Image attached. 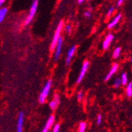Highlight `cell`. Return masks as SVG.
Here are the masks:
<instances>
[{"instance_id":"6da1fadb","label":"cell","mask_w":132,"mask_h":132,"mask_svg":"<svg viewBox=\"0 0 132 132\" xmlns=\"http://www.w3.org/2000/svg\"><path fill=\"white\" fill-rule=\"evenodd\" d=\"M63 21H60L59 23V25L55 29V34H54V37H53V39L52 40V43H51V51H54L55 47V45L59 40V39L60 38V35H61V31L63 29Z\"/></svg>"},{"instance_id":"7a4b0ae2","label":"cell","mask_w":132,"mask_h":132,"mask_svg":"<svg viewBox=\"0 0 132 132\" xmlns=\"http://www.w3.org/2000/svg\"><path fill=\"white\" fill-rule=\"evenodd\" d=\"M52 81L51 79L46 82L45 86H44V89H42V91L39 96V102L40 104H44L45 102V100L47 97V95H48V93L50 92V89L52 87Z\"/></svg>"},{"instance_id":"3957f363","label":"cell","mask_w":132,"mask_h":132,"mask_svg":"<svg viewBox=\"0 0 132 132\" xmlns=\"http://www.w3.org/2000/svg\"><path fill=\"white\" fill-rule=\"evenodd\" d=\"M38 3H39V0H32L29 15L26 18V21H25V25L26 26L29 25V24L32 21V19H33V18H34V16L36 14V12H37V10Z\"/></svg>"},{"instance_id":"277c9868","label":"cell","mask_w":132,"mask_h":132,"mask_svg":"<svg viewBox=\"0 0 132 132\" xmlns=\"http://www.w3.org/2000/svg\"><path fill=\"white\" fill-rule=\"evenodd\" d=\"M89 67V63L88 61H85V62L83 63V65L81 67V72H80V74H79V76L77 78V83L78 84H79L82 81L83 78L85 77Z\"/></svg>"},{"instance_id":"5b68a950","label":"cell","mask_w":132,"mask_h":132,"mask_svg":"<svg viewBox=\"0 0 132 132\" xmlns=\"http://www.w3.org/2000/svg\"><path fill=\"white\" fill-rule=\"evenodd\" d=\"M63 38L60 37L56 45H55V55H54V59H55V60H57V59L59 58V55H60L61 54V50H62V45H63Z\"/></svg>"},{"instance_id":"8992f818","label":"cell","mask_w":132,"mask_h":132,"mask_svg":"<svg viewBox=\"0 0 132 132\" xmlns=\"http://www.w3.org/2000/svg\"><path fill=\"white\" fill-rule=\"evenodd\" d=\"M113 38H114V37H113L112 34H109L107 36L106 38L104 39V40L103 42V44H102V47H103L104 50H106V49L109 48V47L110 46L111 43L113 40Z\"/></svg>"},{"instance_id":"52a82bcc","label":"cell","mask_w":132,"mask_h":132,"mask_svg":"<svg viewBox=\"0 0 132 132\" xmlns=\"http://www.w3.org/2000/svg\"><path fill=\"white\" fill-rule=\"evenodd\" d=\"M54 121H55V116H51L47 120V123L44 127V129L42 130L41 132H48V130H50V128L52 127L53 123H54Z\"/></svg>"},{"instance_id":"ba28073f","label":"cell","mask_w":132,"mask_h":132,"mask_svg":"<svg viewBox=\"0 0 132 132\" xmlns=\"http://www.w3.org/2000/svg\"><path fill=\"white\" fill-rule=\"evenodd\" d=\"M75 50H76V46L75 45L72 46L69 49L68 53H67V59H66V64L67 65H69L70 63V61H71V59H72V57L74 56Z\"/></svg>"},{"instance_id":"9c48e42d","label":"cell","mask_w":132,"mask_h":132,"mask_svg":"<svg viewBox=\"0 0 132 132\" xmlns=\"http://www.w3.org/2000/svg\"><path fill=\"white\" fill-rule=\"evenodd\" d=\"M23 123H24V113L20 112L18 119V124H17V132H22L23 129Z\"/></svg>"},{"instance_id":"30bf717a","label":"cell","mask_w":132,"mask_h":132,"mask_svg":"<svg viewBox=\"0 0 132 132\" xmlns=\"http://www.w3.org/2000/svg\"><path fill=\"white\" fill-rule=\"evenodd\" d=\"M118 68H119V65L117 64V63H114L113 64V66L112 67V68H111V70H109V72L108 73V75H106V77H105V78H104V80L107 81H109L114 75H115V73L117 71V70H118Z\"/></svg>"},{"instance_id":"8fae6325","label":"cell","mask_w":132,"mask_h":132,"mask_svg":"<svg viewBox=\"0 0 132 132\" xmlns=\"http://www.w3.org/2000/svg\"><path fill=\"white\" fill-rule=\"evenodd\" d=\"M59 104V97L58 94H55L52 101L49 103V107L52 110H55Z\"/></svg>"},{"instance_id":"7c38bea8","label":"cell","mask_w":132,"mask_h":132,"mask_svg":"<svg viewBox=\"0 0 132 132\" xmlns=\"http://www.w3.org/2000/svg\"><path fill=\"white\" fill-rule=\"evenodd\" d=\"M121 18H122L121 14H117V15L114 18V19L109 24V26H108V28H109V29H112L113 27H115V26L117 25V24L119 23V21H120Z\"/></svg>"},{"instance_id":"4fadbf2b","label":"cell","mask_w":132,"mask_h":132,"mask_svg":"<svg viewBox=\"0 0 132 132\" xmlns=\"http://www.w3.org/2000/svg\"><path fill=\"white\" fill-rule=\"evenodd\" d=\"M8 10L6 8H1L0 9V23H2L3 21L4 20L6 14H7Z\"/></svg>"},{"instance_id":"5bb4252c","label":"cell","mask_w":132,"mask_h":132,"mask_svg":"<svg viewBox=\"0 0 132 132\" xmlns=\"http://www.w3.org/2000/svg\"><path fill=\"white\" fill-rule=\"evenodd\" d=\"M126 95L128 97H132V82H129L126 88Z\"/></svg>"},{"instance_id":"9a60e30c","label":"cell","mask_w":132,"mask_h":132,"mask_svg":"<svg viewBox=\"0 0 132 132\" xmlns=\"http://www.w3.org/2000/svg\"><path fill=\"white\" fill-rule=\"evenodd\" d=\"M120 53H121V47H116V48L115 49V51L113 52V54H112V57L114 59H118L119 57V55H120Z\"/></svg>"},{"instance_id":"2e32d148","label":"cell","mask_w":132,"mask_h":132,"mask_svg":"<svg viewBox=\"0 0 132 132\" xmlns=\"http://www.w3.org/2000/svg\"><path fill=\"white\" fill-rule=\"evenodd\" d=\"M121 82H122V85L126 86L127 84V81H128V78H127V73H123L121 75Z\"/></svg>"},{"instance_id":"e0dca14e","label":"cell","mask_w":132,"mask_h":132,"mask_svg":"<svg viewBox=\"0 0 132 132\" xmlns=\"http://www.w3.org/2000/svg\"><path fill=\"white\" fill-rule=\"evenodd\" d=\"M86 123L85 122H81L78 126V132H86Z\"/></svg>"},{"instance_id":"ac0fdd59","label":"cell","mask_w":132,"mask_h":132,"mask_svg":"<svg viewBox=\"0 0 132 132\" xmlns=\"http://www.w3.org/2000/svg\"><path fill=\"white\" fill-rule=\"evenodd\" d=\"M122 85V82H121V79L119 78H117L115 81H114V84H113V86L115 88H119V87H120Z\"/></svg>"},{"instance_id":"d6986e66","label":"cell","mask_w":132,"mask_h":132,"mask_svg":"<svg viewBox=\"0 0 132 132\" xmlns=\"http://www.w3.org/2000/svg\"><path fill=\"white\" fill-rule=\"evenodd\" d=\"M83 98V92L82 91H79L78 93V100L79 101H81Z\"/></svg>"},{"instance_id":"ffe728a7","label":"cell","mask_w":132,"mask_h":132,"mask_svg":"<svg viewBox=\"0 0 132 132\" xmlns=\"http://www.w3.org/2000/svg\"><path fill=\"white\" fill-rule=\"evenodd\" d=\"M114 7H111L109 10V11H108V14H107V16L108 17H110L112 14H113V12H114Z\"/></svg>"},{"instance_id":"44dd1931","label":"cell","mask_w":132,"mask_h":132,"mask_svg":"<svg viewBox=\"0 0 132 132\" xmlns=\"http://www.w3.org/2000/svg\"><path fill=\"white\" fill-rule=\"evenodd\" d=\"M102 122V116L101 115H98L97 116V123L98 125H100Z\"/></svg>"},{"instance_id":"7402d4cb","label":"cell","mask_w":132,"mask_h":132,"mask_svg":"<svg viewBox=\"0 0 132 132\" xmlns=\"http://www.w3.org/2000/svg\"><path fill=\"white\" fill-rule=\"evenodd\" d=\"M65 30L67 33H70L71 32V26L70 25H67L65 28Z\"/></svg>"},{"instance_id":"603a6c76","label":"cell","mask_w":132,"mask_h":132,"mask_svg":"<svg viewBox=\"0 0 132 132\" xmlns=\"http://www.w3.org/2000/svg\"><path fill=\"white\" fill-rule=\"evenodd\" d=\"M59 124H56V125L54 127L52 132H59Z\"/></svg>"},{"instance_id":"cb8c5ba5","label":"cell","mask_w":132,"mask_h":132,"mask_svg":"<svg viewBox=\"0 0 132 132\" xmlns=\"http://www.w3.org/2000/svg\"><path fill=\"white\" fill-rule=\"evenodd\" d=\"M84 15H85V17H86V18H90L91 17V13L89 11H86L85 14H84Z\"/></svg>"},{"instance_id":"d4e9b609","label":"cell","mask_w":132,"mask_h":132,"mask_svg":"<svg viewBox=\"0 0 132 132\" xmlns=\"http://www.w3.org/2000/svg\"><path fill=\"white\" fill-rule=\"evenodd\" d=\"M123 3V0H118L117 2V6H120Z\"/></svg>"},{"instance_id":"484cf974","label":"cell","mask_w":132,"mask_h":132,"mask_svg":"<svg viewBox=\"0 0 132 132\" xmlns=\"http://www.w3.org/2000/svg\"><path fill=\"white\" fill-rule=\"evenodd\" d=\"M6 0H0V9H1V6H3V4L4 3V2Z\"/></svg>"},{"instance_id":"4316f807","label":"cell","mask_w":132,"mask_h":132,"mask_svg":"<svg viewBox=\"0 0 132 132\" xmlns=\"http://www.w3.org/2000/svg\"><path fill=\"white\" fill-rule=\"evenodd\" d=\"M84 1H85V0H78V3L79 4H81V3H82Z\"/></svg>"},{"instance_id":"83f0119b","label":"cell","mask_w":132,"mask_h":132,"mask_svg":"<svg viewBox=\"0 0 132 132\" xmlns=\"http://www.w3.org/2000/svg\"><path fill=\"white\" fill-rule=\"evenodd\" d=\"M130 61H131V62H132V58H131V59H130Z\"/></svg>"}]
</instances>
